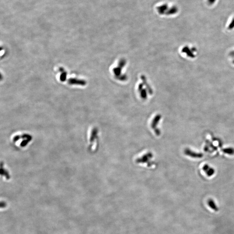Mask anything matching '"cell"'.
I'll list each match as a JSON object with an SVG mask.
<instances>
[{
  "label": "cell",
  "mask_w": 234,
  "mask_h": 234,
  "mask_svg": "<svg viewBox=\"0 0 234 234\" xmlns=\"http://www.w3.org/2000/svg\"><path fill=\"white\" fill-rule=\"evenodd\" d=\"M186 154L190 156H194V157H201L202 156L200 154H196L195 153L191 151V150H186Z\"/></svg>",
  "instance_id": "obj_4"
},
{
  "label": "cell",
  "mask_w": 234,
  "mask_h": 234,
  "mask_svg": "<svg viewBox=\"0 0 234 234\" xmlns=\"http://www.w3.org/2000/svg\"><path fill=\"white\" fill-rule=\"evenodd\" d=\"M216 0H207L208 4L209 5H212L214 4L216 1Z\"/></svg>",
  "instance_id": "obj_8"
},
{
  "label": "cell",
  "mask_w": 234,
  "mask_h": 234,
  "mask_svg": "<svg viewBox=\"0 0 234 234\" xmlns=\"http://www.w3.org/2000/svg\"><path fill=\"white\" fill-rule=\"evenodd\" d=\"M223 151H224L225 153L229 154H233L234 153V150L233 149V148H227V149H225Z\"/></svg>",
  "instance_id": "obj_5"
},
{
  "label": "cell",
  "mask_w": 234,
  "mask_h": 234,
  "mask_svg": "<svg viewBox=\"0 0 234 234\" xmlns=\"http://www.w3.org/2000/svg\"><path fill=\"white\" fill-rule=\"evenodd\" d=\"M234 18H233V20H232V21L231 22V23L230 25H229V28L230 29H232V28H234Z\"/></svg>",
  "instance_id": "obj_7"
},
{
  "label": "cell",
  "mask_w": 234,
  "mask_h": 234,
  "mask_svg": "<svg viewBox=\"0 0 234 234\" xmlns=\"http://www.w3.org/2000/svg\"><path fill=\"white\" fill-rule=\"evenodd\" d=\"M66 72H63V73L62 74L61 76V79L62 80L64 81L66 79Z\"/></svg>",
  "instance_id": "obj_6"
},
{
  "label": "cell",
  "mask_w": 234,
  "mask_h": 234,
  "mask_svg": "<svg viewBox=\"0 0 234 234\" xmlns=\"http://www.w3.org/2000/svg\"><path fill=\"white\" fill-rule=\"evenodd\" d=\"M208 204L209 206L212 210H213L214 211H219V208H218V206L215 204V202L213 200H211V199H210L208 201Z\"/></svg>",
  "instance_id": "obj_1"
},
{
  "label": "cell",
  "mask_w": 234,
  "mask_h": 234,
  "mask_svg": "<svg viewBox=\"0 0 234 234\" xmlns=\"http://www.w3.org/2000/svg\"><path fill=\"white\" fill-rule=\"evenodd\" d=\"M203 169L205 171V173H206L208 176H211L214 173V170L212 169V168L210 167L209 166L205 165L203 167Z\"/></svg>",
  "instance_id": "obj_2"
},
{
  "label": "cell",
  "mask_w": 234,
  "mask_h": 234,
  "mask_svg": "<svg viewBox=\"0 0 234 234\" xmlns=\"http://www.w3.org/2000/svg\"><path fill=\"white\" fill-rule=\"evenodd\" d=\"M69 82L72 84H76L84 85L85 84V81H84L80 80H77V79H70V80H69Z\"/></svg>",
  "instance_id": "obj_3"
}]
</instances>
